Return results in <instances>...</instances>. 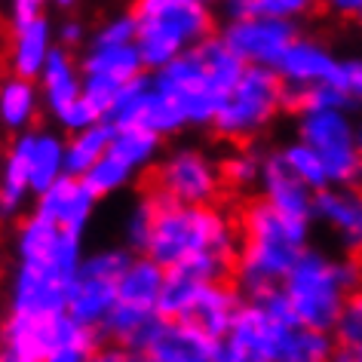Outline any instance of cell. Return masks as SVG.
<instances>
[{"instance_id":"51","label":"cell","mask_w":362,"mask_h":362,"mask_svg":"<svg viewBox=\"0 0 362 362\" xmlns=\"http://www.w3.org/2000/svg\"><path fill=\"white\" fill-rule=\"evenodd\" d=\"M356 148H359V153H362V120L356 123Z\"/></svg>"},{"instance_id":"41","label":"cell","mask_w":362,"mask_h":362,"mask_svg":"<svg viewBox=\"0 0 362 362\" xmlns=\"http://www.w3.org/2000/svg\"><path fill=\"white\" fill-rule=\"evenodd\" d=\"M334 338L338 341H362V288L350 292L347 304L341 310V320L334 325Z\"/></svg>"},{"instance_id":"42","label":"cell","mask_w":362,"mask_h":362,"mask_svg":"<svg viewBox=\"0 0 362 362\" xmlns=\"http://www.w3.org/2000/svg\"><path fill=\"white\" fill-rule=\"evenodd\" d=\"M316 0H255V10L261 16H274V19L298 22L307 13H313Z\"/></svg>"},{"instance_id":"15","label":"cell","mask_w":362,"mask_h":362,"mask_svg":"<svg viewBox=\"0 0 362 362\" xmlns=\"http://www.w3.org/2000/svg\"><path fill=\"white\" fill-rule=\"evenodd\" d=\"M56 47H59L56 25L47 19V13L13 16L10 43H6V68H10V74H16V77L37 80Z\"/></svg>"},{"instance_id":"18","label":"cell","mask_w":362,"mask_h":362,"mask_svg":"<svg viewBox=\"0 0 362 362\" xmlns=\"http://www.w3.org/2000/svg\"><path fill=\"white\" fill-rule=\"evenodd\" d=\"M148 353L157 362H218V338L206 332L197 320L163 316Z\"/></svg>"},{"instance_id":"50","label":"cell","mask_w":362,"mask_h":362,"mask_svg":"<svg viewBox=\"0 0 362 362\" xmlns=\"http://www.w3.org/2000/svg\"><path fill=\"white\" fill-rule=\"evenodd\" d=\"M80 0H52V6H59V10H71V6H77Z\"/></svg>"},{"instance_id":"21","label":"cell","mask_w":362,"mask_h":362,"mask_svg":"<svg viewBox=\"0 0 362 362\" xmlns=\"http://www.w3.org/2000/svg\"><path fill=\"white\" fill-rule=\"evenodd\" d=\"M37 83L43 93V111L52 117L62 107H68L71 102L83 98V68L71 56L68 47H56L47 68H43V74L37 77Z\"/></svg>"},{"instance_id":"14","label":"cell","mask_w":362,"mask_h":362,"mask_svg":"<svg viewBox=\"0 0 362 362\" xmlns=\"http://www.w3.org/2000/svg\"><path fill=\"white\" fill-rule=\"evenodd\" d=\"M221 37L240 52L246 65L258 68H276L288 47L298 40L295 22L288 19H274V16H249L240 22H224Z\"/></svg>"},{"instance_id":"2","label":"cell","mask_w":362,"mask_h":362,"mask_svg":"<svg viewBox=\"0 0 362 362\" xmlns=\"http://www.w3.org/2000/svg\"><path fill=\"white\" fill-rule=\"evenodd\" d=\"M246 68L249 65L240 59V52L221 34H212L191 52L178 56L160 71H151V83L181 105L191 129H203V126H215L224 95L237 86Z\"/></svg>"},{"instance_id":"3","label":"cell","mask_w":362,"mask_h":362,"mask_svg":"<svg viewBox=\"0 0 362 362\" xmlns=\"http://www.w3.org/2000/svg\"><path fill=\"white\" fill-rule=\"evenodd\" d=\"M240 228L218 206H185L160 200L153 237L144 255L160 261L163 267L185 264L197 255H221L237 261Z\"/></svg>"},{"instance_id":"31","label":"cell","mask_w":362,"mask_h":362,"mask_svg":"<svg viewBox=\"0 0 362 362\" xmlns=\"http://www.w3.org/2000/svg\"><path fill=\"white\" fill-rule=\"evenodd\" d=\"M334 347H338V338H334L332 332L298 325V329L286 338V347L279 353L276 362H332Z\"/></svg>"},{"instance_id":"12","label":"cell","mask_w":362,"mask_h":362,"mask_svg":"<svg viewBox=\"0 0 362 362\" xmlns=\"http://www.w3.org/2000/svg\"><path fill=\"white\" fill-rule=\"evenodd\" d=\"M295 329L298 325L274 320L258 298H252L240 307L228 334L218 341V362H276Z\"/></svg>"},{"instance_id":"49","label":"cell","mask_w":362,"mask_h":362,"mask_svg":"<svg viewBox=\"0 0 362 362\" xmlns=\"http://www.w3.org/2000/svg\"><path fill=\"white\" fill-rule=\"evenodd\" d=\"M123 362H157L151 356V353H139V350H129V356H126Z\"/></svg>"},{"instance_id":"29","label":"cell","mask_w":362,"mask_h":362,"mask_svg":"<svg viewBox=\"0 0 362 362\" xmlns=\"http://www.w3.org/2000/svg\"><path fill=\"white\" fill-rule=\"evenodd\" d=\"M114 126L102 120L89 129H80L74 135H68V148H65V169L68 175H80L86 178L89 169H95V163L111 151V141H114Z\"/></svg>"},{"instance_id":"36","label":"cell","mask_w":362,"mask_h":362,"mask_svg":"<svg viewBox=\"0 0 362 362\" xmlns=\"http://www.w3.org/2000/svg\"><path fill=\"white\" fill-rule=\"evenodd\" d=\"M135 40H139V16H135V10L105 19L89 37V43H98V47H126V43Z\"/></svg>"},{"instance_id":"8","label":"cell","mask_w":362,"mask_h":362,"mask_svg":"<svg viewBox=\"0 0 362 362\" xmlns=\"http://www.w3.org/2000/svg\"><path fill=\"white\" fill-rule=\"evenodd\" d=\"M221 163L194 144L166 151L151 175V194L157 200L185 206H212L221 194Z\"/></svg>"},{"instance_id":"19","label":"cell","mask_w":362,"mask_h":362,"mask_svg":"<svg viewBox=\"0 0 362 362\" xmlns=\"http://www.w3.org/2000/svg\"><path fill=\"white\" fill-rule=\"evenodd\" d=\"M258 191H261V200H267L274 209L295 215V218L313 221L316 194L292 172V166H288L283 157V151L264 153V169H261Z\"/></svg>"},{"instance_id":"16","label":"cell","mask_w":362,"mask_h":362,"mask_svg":"<svg viewBox=\"0 0 362 362\" xmlns=\"http://www.w3.org/2000/svg\"><path fill=\"white\" fill-rule=\"evenodd\" d=\"M313 221H320L347 255H362V187L329 185L313 200Z\"/></svg>"},{"instance_id":"11","label":"cell","mask_w":362,"mask_h":362,"mask_svg":"<svg viewBox=\"0 0 362 362\" xmlns=\"http://www.w3.org/2000/svg\"><path fill=\"white\" fill-rule=\"evenodd\" d=\"M13 255L16 261L47 264L74 283L80 274V264L86 258L83 233H71L37 212L22 215L13 228Z\"/></svg>"},{"instance_id":"27","label":"cell","mask_w":362,"mask_h":362,"mask_svg":"<svg viewBox=\"0 0 362 362\" xmlns=\"http://www.w3.org/2000/svg\"><path fill=\"white\" fill-rule=\"evenodd\" d=\"M240 295H243V288L224 283V279H218V283H209L203 288L200 301H197L194 320L200 322L209 334H215V338L221 341L224 334H228V329L233 325V320H237L240 307L246 304Z\"/></svg>"},{"instance_id":"35","label":"cell","mask_w":362,"mask_h":362,"mask_svg":"<svg viewBox=\"0 0 362 362\" xmlns=\"http://www.w3.org/2000/svg\"><path fill=\"white\" fill-rule=\"evenodd\" d=\"M261 169H264V157L252 148H237L233 153L221 160V175L224 185L246 191V187H258L261 181Z\"/></svg>"},{"instance_id":"47","label":"cell","mask_w":362,"mask_h":362,"mask_svg":"<svg viewBox=\"0 0 362 362\" xmlns=\"http://www.w3.org/2000/svg\"><path fill=\"white\" fill-rule=\"evenodd\" d=\"M52 0H10V19L13 16H37L43 13Z\"/></svg>"},{"instance_id":"4","label":"cell","mask_w":362,"mask_h":362,"mask_svg":"<svg viewBox=\"0 0 362 362\" xmlns=\"http://www.w3.org/2000/svg\"><path fill=\"white\" fill-rule=\"evenodd\" d=\"M65 148L68 139L47 126L13 135V144L4 157L0 172V209L6 218H19L25 203L56 185L65 169Z\"/></svg>"},{"instance_id":"10","label":"cell","mask_w":362,"mask_h":362,"mask_svg":"<svg viewBox=\"0 0 362 362\" xmlns=\"http://www.w3.org/2000/svg\"><path fill=\"white\" fill-rule=\"evenodd\" d=\"M298 139L320 153L332 185L362 181V153L356 148V123L347 107L332 111H298Z\"/></svg>"},{"instance_id":"38","label":"cell","mask_w":362,"mask_h":362,"mask_svg":"<svg viewBox=\"0 0 362 362\" xmlns=\"http://www.w3.org/2000/svg\"><path fill=\"white\" fill-rule=\"evenodd\" d=\"M288 105H295V111H332V107H350L347 98H344L332 83L304 89V93L288 95Z\"/></svg>"},{"instance_id":"40","label":"cell","mask_w":362,"mask_h":362,"mask_svg":"<svg viewBox=\"0 0 362 362\" xmlns=\"http://www.w3.org/2000/svg\"><path fill=\"white\" fill-rule=\"evenodd\" d=\"M126 83H117L111 77H102V74H83V95L93 102V107L102 117L111 114V107L117 102V95H120V89Z\"/></svg>"},{"instance_id":"48","label":"cell","mask_w":362,"mask_h":362,"mask_svg":"<svg viewBox=\"0 0 362 362\" xmlns=\"http://www.w3.org/2000/svg\"><path fill=\"white\" fill-rule=\"evenodd\" d=\"M332 362H362V341H338Z\"/></svg>"},{"instance_id":"13","label":"cell","mask_w":362,"mask_h":362,"mask_svg":"<svg viewBox=\"0 0 362 362\" xmlns=\"http://www.w3.org/2000/svg\"><path fill=\"white\" fill-rule=\"evenodd\" d=\"M71 279L59 270L34 261H16L6 288V307L10 316H34V320H52L59 313H68Z\"/></svg>"},{"instance_id":"46","label":"cell","mask_w":362,"mask_h":362,"mask_svg":"<svg viewBox=\"0 0 362 362\" xmlns=\"http://www.w3.org/2000/svg\"><path fill=\"white\" fill-rule=\"evenodd\" d=\"M322 6L338 19H362V0H322Z\"/></svg>"},{"instance_id":"22","label":"cell","mask_w":362,"mask_h":362,"mask_svg":"<svg viewBox=\"0 0 362 362\" xmlns=\"http://www.w3.org/2000/svg\"><path fill=\"white\" fill-rule=\"evenodd\" d=\"M102 344H105V338L98 329L83 325V322H77L74 316L62 313L52 320L43 362H95Z\"/></svg>"},{"instance_id":"32","label":"cell","mask_w":362,"mask_h":362,"mask_svg":"<svg viewBox=\"0 0 362 362\" xmlns=\"http://www.w3.org/2000/svg\"><path fill=\"white\" fill-rule=\"evenodd\" d=\"M148 95H151V74L129 80V83L120 89V95H117L111 114H107L105 120L111 123L114 129H126V126H141Z\"/></svg>"},{"instance_id":"45","label":"cell","mask_w":362,"mask_h":362,"mask_svg":"<svg viewBox=\"0 0 362 362\" xmlns=\"http://www.w3.org/2000/svg\"><path fill=\"white\" fill-rule=\"evenodd\" d=\"M221 16L224 22H240V19H249V16H255V0H221Z\"/></svg>"},{"instance_id":"37","label":"cell","mask_w":362,"mask_h":362,"mask_svg":"<svg viewBox=\"0 0 362 362\" xmlns=\"http://www.w3.org/2000/svg\"><path fill=\"white\" fill-rule=\"evenodd\" d=\"M102 120H105V117L95 111L93 102H89L86 95L52 114V123H56L65 135H74V132H80V129H89V126H95V123H102Z\"/></svg>"},{"instance_id":"30","label":"cell","mask_w":362,"mask_h":362,"mask_svg":"<svg viewBox=\"0 0 362 362\" xmlns=\"http://www.w3.org/2000/svg\"><path fill=\"white\" fill-rule=\"evenodd\" d=\"M157 212H160V200L153 194L139 197L123 215L120 233H123V246L135 252V255H144L151 246L153 237V224H157Z\"/></svg>"},{"instance_id":"39","label":"cell","mask_w":362,"mask_h":362,"mask_svg":"<svg viewBox=\"0 0 362 362\" xmlns=\"http://www.w3.org/2000/svg\"><path fill=\"white\" fill-rule=\"evenodd\" d=\"M329 83L347 98V105H362V59H338Z\"/></svg>"},{"instance_id":"23","label":"cell","mask_w":362,"mask_h":362,"mask_svg":"<svg viewBox=\"0 0 362 362\" xmlns=\"http://www.w3.org/2000/svg\"><path fill=\"white\" fill-rule=\"evenodd\" d=\"M43 107V93L40 83L31 77H16L10 74L0 86V123H4L6 132L22 135L37 126Z\"/></svg>"},{"instance_id":"17","label":"cell","mask_w":362,"mask_h":362,"mask_svg":"<svg viewBox=\"0 0 362 362\" xmlns=\"http://www.w3.org/2000/svg\"><path fill=\"white\" fill-rule=\"evenodd\" d=\"M98 194L80 175H62L56 185H49L43 194L34 197V209L43 218L56 221L59 228L71 233H83L95 218Z\"/></svg>"},{"instance_id":"52","label":"cell","mask_w":362,"mask_h":362,"mask_svg":"<svg viewBox=\"0 0 362 362\" xmlns=\"http://www.w3.org/2000/svg\"><path fill=\"white\" fill-rule=\"evenodd\" d=\"M185 4H200V6H212V4H221V0H185Z\"/></svg>"},{"instance_id":"28","label":"cell","mask_w":362,"mask_h":362,"mask_svg":"<svg viewBox=\"0 0 362 362\" xmlns=\"http://www.w3.org/2000/svg\"><path fill=\"white\" fill-rule=\"evenodd\" d=\"M123 166H129L135 175L153 169L163 157V139L157 132H151L148 126H126V129H117L114 132V141H111V151Z\"/></svg>"},{"instance_id":"34","label":"cell","mask_w":362,"mask_h":362,"mask_svg":"<svg viewBox=\"0 0 362 362\" xmlns=\"http://www.w3.org/2000/svg\"><path fill=\"white\" fill-rule=\"evenodd\" d=\"M135 178H139V175H135L129 166H123L114 153H105V157L95 163V169H89L86 185L98 194V200H105V197H114V194L126 191Z\"/></svg>"},{"instance_id":"1","label":"cell","mask_w":362,"mask_h":362,"mask_svg":"<svg viewBox=\"0 0 362 362\" xmlns=\"http://www.w3.org/2000/svg\"><path fill=\"white\" fill-rule=\"evenodd\" d=\"M307 249L310 221L279 212L267 200H252L240 215V252L233 261V279L243 295H264L286 283Z\"/></svg>"},{"instance_id":"7","label":"cell","mask_w":362,"mask_h":362,"mask_svg":"<svg viewBox=\"0 0 362 362\" xmlns=\"http://www.w3.org/2000/svg\"><path fill=\"white\" fill-rule=\"evenodd\" d=\"M286 105L288 86L276 74V68L249 65L246 74L237 80V86L224 95L212 129L224 141H249L264 132Z\"/></svg>"},{"instance_id":"5","label":"cell","mask_w":362,"mask_h":362,"mask_svg":"<svg viewBox=\"0 0 362 362\" xmlns=\"http://www.w3.org/2000/svg\"><path fill=\"white\" fill-rule=\"evenodd\" d=\"M139 49L148 71H160L212 37V10L185 0H139Z\"/></svg>"},{"instance_id":"26","label":"cell","mask_w":362,"mask_h":362,"mask_svg":"<svg viewBox=\"0 0 362 362\" xmlns=\"http://www.w3.org/2000/svg\"><path fill=\"white\" fill-rule=\"evenodd\" d=\"M206 286H209V279L200 276L194 267H166V283H163L160 292V313L166 320H194L197 301H200Z\"/></svg>"},{"instance_id":"9","label":"cell","mask_w":362,"mask_h":362,"mask_svg":"<svg viewBox=\"0 0 362 362\" xmlns=\"http://www.w3.org/2000/svg\"><path fill=\"white\" fill-rule=\"evenodd\" d=\"M132 258L135 252H129L126 246H102L89 252L80 264L74 286H71L68 316L98 329L107 320V313L114 310L117 295H120V279L126 267L132 264Z\"/></svg>"},{"instance_id":"6","label":"cell","mask_w":362,"mask_h":362,"mask_svg":"<svg viewBox=\"0 0 362 362\" xmlns=\"http://www.w3.org/2000/svg\"><path fill=\"white\" fill-rule=\"evenodd\" d=\"M283 292L292 301L298 325L334 334V325L350 298V286L341 274V258H332L322 249L310 246L286 276Z\"/></svg>"},{"instance_id":"44","label":"cell","mask_w":362,"mask_h":362,"mask_svg":"<svg viewBox=\"0 0 362 362\" xmlns=\"http://www.w3.org/2000/svg\"><path fill=\"white\" fill-rule=\"evenodd\" d=\"M0 362H43V353L34 350V347H25V344L4 341V350H0Z\"/></svg>"},{"instance_id":"43","label":"cell","mask_w":362,"mask_h":362,"mask_svg":"<svg viewBox=\"0 0 362 362\" xmlns=\"http://www.w3.org/2000/svg\"><path fill=\"white\" fill-rule=\"evenodd\" d=\"M56 37H59V47L77 49V47H83V43L89 40V31H86V25L80 19H65L56 28Z\"/></svg>"},{"instance_id":"20","label":"cell","mask_w":362,"mask_h":362,"mask_svg":"<svg viewBox=\"0 0 362 362\" xmlns=\"http://www.w3.org/2000/svg\"><path fill=\"white\" fill-rule=\"evenodd\" d=\"M334 68H338V59H334V52L325 43L313 37H298L288 47L283 62L276 65V74L288 86V95H295V93H304V89L329 83Z\"/></svg>"},{"instance_id":"33","label":"cell","mask_w":362,"mask_h":362,"mask_svg":"<svg viewBox=\"0 0 362 362\" xmlns=\"http://www.w3.org/2000/svg\"><path fill=\"white\" fill-rule=\"evenodd\" d=\"M283 157H286L288 166H292L295 175L301 178V181H304L307 187H310L313 194H320V191H325V187L332 185L329 169H325L322 157H320V153H316V151H313L307 141L295 139L292 144H286V148H283Z\"/></svg>"},{"instance_id":"24","label":"cell","mask_w":362,"mask_h":362,"mask_svg":"<svg viewBox=\"0 0 362 362\" xmlns=\"http://www.w3.org/2000/svg\"><path fill=\"white\" fill-rule=\"evenodd\" d=\"M80 68L83 74H102L111 77L117 83H129L135 77L148 74V65L141 59L139 43H126V47H98V43H89L80 56Z\"/></svg>"},{"instance_id":"25","label":"cell","mask_w":362,"mask_h":362,"mask_svg":"<svg viewBox=\"0 0 362 362\" xmlns=\"http://www.w3.org/2000/svg\"><path fill=\"white\" fill-rule=\"evenodd\" d=\"M163 283H166V267L160 261H153L151 255H135L120 279L117 301L129 307H141V310H160Z\"/></svg>"}]
</instances>
